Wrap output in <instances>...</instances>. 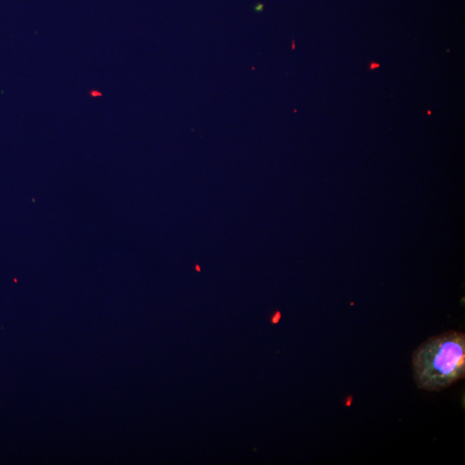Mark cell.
I'll return each instance as SVG.
<instances>
[{
    "mask_svg": "<svg viewBox=\"0 0 465 465\" xmlns=\"http://www.w3.org/2000/svg\"><path fill=\"white\" fill-rule=\"evenodd\" d=\"M428 115H431V112H430V110H428Z\"/></svg>",
    "mask_w": 465,
    "mask_h": 465,
    "instance_id": "5",
    "label": "cell"
},
{
    "mask_svg": "<svg viewBox=\"0 0 465 465\" xmlns=\"http://www.w3.org/2000/svg\"><path fill=\"white\" fill-rule=\"evenodd\" d=\"M278 319H279V314H277V316H275V319H273V323H278Z\"/></svg>",
    "mask_w": 465,
    "mask_h": 465,
    "instance_id": "3",
    "label": "cell"
},
{
    "mask_svg": "<svg viewBox=\"0 0 465 465\" xmlns=\"http://www.w3.org/2000/svg\"><path fill=\"white\" fill-rule=\"evenodd\" d=\"M414 381L418 389L441 391L465 375V336L449 332L422 343L413 355Z\"/></svg>",
    "mask_w": 465,
    "mask_h": 465,
    "instance_id": "1",
    "label": "cell"
},
{
    "mask_svg": "<svg viewBox=\"0 0 465 465\" xmlns=\"http://www.w3.org/2000/svg\"><path fill=\"white\" fill-rule=\"evenodd\" d=\"M263 9V5H259V6L256 7L257 10H262Z\"/></svg>",
    "mask_w": 465,
    "mask_h": 465,
    "instance_id": "4",
    "label": "cell"
},
{
    "mask_svg": "<svg viewBox=\"0 0 465 465\" xmlns=\"http://www.w3.org/2000/svg\"><path fill=\"white\" fill-rule=\"evenodd\" d=\"M380 67V64L375 62H371L369 65L370 71H374L375 69H379Z\"/></svg>",
    "mask_w": 465,
    "mask_h": 465,
    "instance_id": "2",
    "label": "cell"
}]
</instances>
